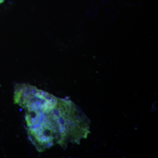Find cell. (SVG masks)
Masks as SVG:
<instances>
[{
	"label": "cell",
	"mask_w": 158,
	"mask_h": 158,
	"mask_svg": "<svg viewBox=\"0 0 158 158\" xmlns=\"http://www.w3.org/2000/svg\"><path fill=\"white\" fill-rule=\"evenodd\" d=\"M30 141L39 152L56 144L65 148L79 144L90 133V121L69 99L59 98L55 107L45 113H31L26 119Z\"/></svg>",
	"instance_id": "1"
},
{
	"label": "cell",
	"mask_w": 158,
	"mask_h": 158,
	"mask_svg": "<svg viewBox=\"0 0 158 158\" xmlns=\"http://www.w3.org/2000/svg\"><path fill=\"white\" fill-rule=\"evenodd\" d=\"M13 100L26 112L45 113L52 110L58 98L29 84H18L15 87Z\"/></svg>",
	"instance_id": "2"
},
{
	"label": "cell",
	"mask_w": 158,
	"mask_h": 158,
	"mask_svg": "<svg viewBox=\"0 0 158 158\" xmlns=\"http://www.w3.org/2000/svg\"><path fill=\"white\" fill-rule=\"evenodd\" d=\"M5 0H0V4H2V3H3V2H4Z\"/></svg>",
	"instance_id": "3"
}]
</instances>
